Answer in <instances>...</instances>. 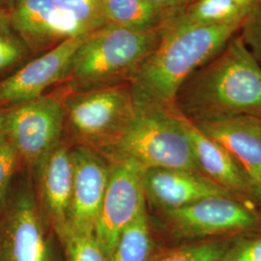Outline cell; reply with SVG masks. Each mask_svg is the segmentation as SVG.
<instances>
[{
    "mask_svg": "<svg viewBox=\"0 0 261 261\" xmlns=\"http://www.w3.org/2000/svg\"><path fill=\"white\" fill-rule=\"evenodd\" d=\"M170 228L183 237H204L248 229L259 223L255 211L233 196H212L164 211Z\"/></svg>",
    "mask_w": 261,
    "mask_h": 261,
    "instance_id": "ba28073f",
    "label": "cell"
},
{
    "mask_svg": "<svg viewBox=\"0 0 261 261\" xmlns=\"http://www.w3.org/2000/svg\"><path fill=\"white\" fill-rule=\"evenodd\" d=\"M150 4L161 9L168 10L171 12H179L185 7L182 0H145Z\"/></svg>",
    "mask_w": 261,
    "mask_h": 261,
    "instance_id": "4316f807",
    "label": "cell"
},
{
    "mask_svg": "<svg viewBox=\"0 0 261 261\" xmlns=\"http://www.w3.org/2000/svg\"><path fill=\"white\" fill-rule=\"evenodd\" d=\"M183 122L200 171L234 195H252L250 179L232 156L185 115Z\"/></svg>",
    "mask_w": 261,
    "mask_h": 261,
    "instance_id": "2e32d148",
    "label": "cell"
},
{
    "mask_svg": "<svg viewBox=\"0 0 261 261\" xmlns=\"http://www.w3.org/2000/svg\"><path fill=\"white\" fill-rule=\"evenodd\" d=\"M180 11L168 19L157 46L129 80L136 105H175L188 77L218 55L242 25L243 20L198 24L185 19Z\"/></svg>",
    "mask_w": 261,
    "mask_h": 261,
    "instance_id": "6da1fadb",
    "label": "cell"
},
{
    "mask_svg": "<svg viewBox=\"0 0 261 261\" xmlns=\"http://www.w3.org/2000/svg\"><path fill=\"white\" fill-rule=\"evenodd\" d=\"M177 13L161 9L145 0H103L106 23L130 30L160 29Z\"/></svg>",
    "mask_w": 261,
    "mask_h": 261,
    "instance_id": "e0dca14e",
    "label": "cell"
},
{
    "mask_svg": "<svg viewBox=\"0 0 261 261\" xmlns=\"http://www.w3.org/2000/svg\"><path fill=\"white\" fill-rule=\"evenodd\" d=\"M219 261H261V236L243 240L227 248Z\"/></svg>",
    "mask_w": 261,
    "mask_h": 261,
    "instance_id": "484cf974",
    "label": "cell"
},
{
    "mask_svg": "<svg viewBox=\"0 0 261 261\" xmlns=\"http://www.w3.org/2000/svg\"><path fill=\"white\" fill-rule=\"evenodd\" d=\"M0 261H55L41 214L28 192L17 199L2 228Z\"/></svg>",
    "mask_w": 261,
    "mask_h": 261,
    "instance_id": "8fae6325",
    "label": "cell"
},
{
    "mask_svg": "<svg viewBox=\"0 0 261 261\" xmlns=\"http://www.w3.org/2000/svg\"><path fill=\"white\" fill-rule=\"evenodd\" d=\"M5 135V113L0 112V137Z\"/></svg>",
    "mask_w": 261,
    "mask_h": 261,
    "instance_id": "f546056e",
    "label": "cell"
},
{
    "mask_svg": "<svg viewBox=\"0 0 261 261\" xmlns=\"http://www.w3.org/2000/svg\"><path fill=\"white\" fill-rule=\"evenodd\" d=\"M162 29L137 31L106 24L87 34L68 77L80 87L108 86L134 72L158 44Z\"/></svg>",
    "mask_w": 261,
    "mask_h": 261,
    "instance_id": "277c9868",
    "label": "cell"
},
{
    "mask_svg": "<svg viewBox=\"0 0 261 261\" xmlns=\"http://www.w3.org/2000/svg\"><path fill=\"white\" fill-rule=\"evenodd\" d=\"M62 103L75 134L92 145L109 149L121 138L136 112L130 85L88 89Z\"/></svg>",
    "mask_w": 261,
    "mask_h": 261,
    "instance_id": "5b68a950",
    "label": "cell"
},
{
    "mask_svg": "<svg viewBox=\"0 0 261 261\" xmlns=\"http://www.w3.org/2000/svg\"><path fill=\"white\" fill-rule=\"evenodd\" d=\"M252 195L257 197L261 201V179L259 181L255 182L254 184H252Z\"/></svg>",
    "mask_w": 261,
    "mask_h": 261,
    "instance_id": "f1b7e54d",
    "label": "cell"
},
{
    "mask_svg": "<svg viewBox=\"0 0 261 261\" xmlns=\"http://www.w3.org/2000/svg\"><path fill=\"white\" fill-rule=\"evenodd\" d=\"M152 250L146 207L123 230L109 261H149Z\"/></svg>",
    "mask_w": 261,
    "mask_h": 261,
    "instance_id": "ac0fdd59",
    "label": "cell"
},
{
    "mask_svg": "<svg viewBox=\"0 0 261 261\" xmlns=\"http://www.w3.org/2000/svg\"><path fill=\"white\" fill-rule=\"evenodd\" d=\"M227 249L224 243L188 245L163 252L152 261H219Z\"/></svg>",
    "mask_w": 261,
    "mask_h": 261,
    "instance_id": "7402d4cb",
    "label": "cell"
},
{
    "mask_svg": "<svg viewBox=\"0 0 261 261\" xmlns=\"http://www.w3.org/2000/svg\"><path fill=\"white\" fill-rule=\"evenodd\" d=\"M14 1H15V0H0V8L5 9V8L3 7L4 4H6V3H13Z\"/></svg>",
    "mask_w": 261,
    "mask_h": 261,
    "instance_id": "1f68e13d",
    "label": "cell"
},
{
    "mask_svg": "<svg viewBox=\"0 0 261 261\" xmlns=\"http://www.w3.org/2000/svg\"><path fill=\"white\" fill-rule=\"evenodd\" d=\"M185 19L203 25L242 21L247 11L234 0H194L180 11Z\"/></svg>",
    "mask_w": 261,
    "mask_h": 261,
    "instance_id": "d6986e66",
    "label": "cell"
},
{
    "mask_svg": "<svg viewBox=\"0 0 261 261\" xmlns=\"http://www.w3.org/2000/svg\"><path fill=\"white\" fill-rule=\"evenodd\" d=\"M130 160H114L109 184L95 227V237L108 260L122 230L145 207L143 172Z\"/></svg>",
    "mask_w": 261,
    "mask_h": 261,
    "instance_id": "52a82bcc",
    "label": "cell"
},
{
    "mask_svg": "<svg viewBox=\"0 0 261 261\" xmlns=\"http://www.w3.org/2000/svg\"><path fill=\"white\" fill-rule=\"evenodd\" d=\"M9 12L12 28L32 50H46L67 38L82 34L54 0H15Z\"/></svg>",
    "mask_w": 261,
    "mask_h": 261,
    "instance_id": "4fadbf2b",
    "label": "cell"
},
{
    "mask_svg": "<svg viewBox=\"0 0 261 261\" xmlns=\"http://www.w3.org/2000/svg\"><path fill=\"white\" fill-rule=\"evenodd\" d=\"M145 199L163 211L212 196H233L203 173L179 168H148L143 172ZM234 197V196H233Z\"/></svg>",
    "mask_w": 261,
    "mask_h": 261,
    "instance_id": "7c38bea8",
    "label": "cell"
},
{
    "mask_svg": "<svg viewBox=\"0 0 261 261\" xmlns=\"http://www.w3.org/2000/svg\"><path fill=\"white\" fill-rule=\"evenodd\" d=\"M65 118L63 103L43 95L5 113V134L19 156L38 166L59 144Z\"/></svg>",
    "mask_w": 261,
    "mask_h": 261,
    "instance_id": "8992f818",
    "label": "cell"
},
{
    "mask_svg": "<svg viewBox=\"0 0 261 261\" xmlns=\"http://www.w3.org/2000/svg\"><path fill=\"white\" fill-rule=\"evenodd\" d=\"M61 241L66 261H109L94 233L67 231Z\"/></svg>",
    "mask_w": 261,
    "mask_h": 261,
    "instance_id": "44dd1931",
    "label": "cell"
},
{
    "mask_svg": "<svg viewBox=\"0 0 261 261\" xmlns=\"http://www.w3.org/2000/svg\"><path fill=\"white\" fill-rule=\"evenodd\" d=\"M183 117L175 105H136L132 121L110 148L114 160H130L143 169L179 168L201 172Z\"/></svg>",
    "mask_w": 261,
    "mask_h": 261,
    "instance_id": "3957f363",
    "label": "cell"
},
{
    "mask_svg": "<svg viewBox=\"0 0 261 261\" xmlns=\"http://www.w3.org/2000/svg\"><path fill=\"white\" fill-rule=\"evenodd\" d=\"M11 28L10 20L0 22V72L22 59L29 49L19 35L10 31Z\"/></svg>",
    "mask_w": 261,
    "mask_h": 261,
    "instance_id": "603a6c76",
    "label": "cell"
},
{
    "mask_svg": "<svg viewBox=\"0 0 261 261\" xmlns=\"http://www.w3.org/2000/svg\"><path fill=\"white\" fill-rule=\"evenodd\" d=\"M86 36L67 38L0 82V103H21L36 99L48 87L65 80L70 75L75 53Z\"/></svg>",
    "mask_w": 261,
    "mask_h": 261,
    "instance_id": "9c48e42d",
    "label": "cell"
},
{
    "mask_svg": "<svg viewBox=\"0 0 261 261\" xmlns=\"http://www.w3.org/2000/svg\"><path fill=\"white\" fill-rule=\"evenodd\" d=\"M175 106L194 122L235 115L261 118V65L240 34L188 77Z\"/></svg>",
    "mask_w": 261,
    "mask_h": 261,
    "instance_id": "7a4b0ae2",
    "label": "cell"
},
{
    "mask_svg": "<svg viewBox=\"0 0 261 261\" xmlns=\"http://www.w3.org/2000/svg\"><path fill=\"white\" fill-rule=\"evenodd\" d=\"M195 123L232 156L252 185L260 180V117L235 115Z\"/></svg>",
    "mask_w": 261,
    "mask_h": 261,
    "instance_id": "5bb4252c",
    "label": "cell"
},
{
    "mask_svg": "<svg viewBox=\"0 0 261 261\" xmlns=\"http://www.w3.org/2000/svg\"><path fill=\"white\" fill-rule=\"evenodd\" d=\"M41 202L60 239L69 224L73 193L72 152L58 144L38 164Z\"/></svg>",
    "mask_w": 261,
    "mask_h": 261,
    "instance_id": "9a60e30c",
    "label": "cell"
},
{
    "mask_svg": "<svg viewBox=\"0 0 261 261\" xmlns=\"http://www.w3.org/2000/svg\"><path fill=\"white\" fill-rule=\"evenodd\" d=\"M182 1H183V3H184V4H185V6H186V5H188L189 3H191V2H192V1H194V0H182Z\"/></svg>",
    "mask_w": 261,
    "mask_h": 261,
    "instance_id": "d6a6232c",
    "label": "cell"
},
{
    "mask_svg": "<svg viewBox=\"0 0 261 261\" xmlns=\"http://www.w3.org/2000/svg\"><path fill=\"white\" fill-rule=\"evenodd\" d=\"M240 35L261 65V0H256L243 19Z\"/></svg>",
    "mask_w": 261,
    "mask_h": 261,
    "instance_id": "cb8c5ba5",
    "label": "cell"
},
{
    "mask_svg": "<svg viewBox=\"0 0 261 261\" xmlns=\"http://www.w3.org/2000/svg\"><path fill=\"white\" fill-rule=\"evenodd\" d=\"M58 10L71 19L82 34L91 33L107 23L103 19V0H54Z\"/></svg>",
    "mask_w": 261,
    "mask_h": 261,
    "instance_id": "ffe728a7",
    "label": "cell"
},
{
    "mask_svg": "<svg viewBox=\"0 0 261 261\" xmlns=\"http://www.w3.org/2000/svg\"><path fill=\"white\" fill-rule=\"evenodd\" d=\"M234 1H235L241 8L246 10L247 13H248L249 9L252 7V4H253L256 0H234Z\"/></svg>",
    "mask_w": 261,
    "mask_h": 261,
    "instance_id": "83f0119b",
    "label": "cell"
},
{
    "mask_svg": "<svg viewBox=\"0 0 261 261\" xmlns=\"http://www.w3.org/2000/svg\"><path fill=\"white\" fill-rule=\"evenodd\" d=\"M72 161L73 193L67 231L94 233L109 184L111 166L93 149L85 146L72 151Z\"/></svg>",
    "mask_w": 261,
    "mask_h": 261,
    "instance_id": "30bf717a",
    "label": "cell"
},
{
    "mask_svg": "<svg viewBox=\"0 0 261 261\" xmlns=\"http://www.w3.org/2000/svg\"><path fill=\"white\" fill-rule=\"evenodd\" d=\"M18 152L8 140L6 134L0 137V205L3 203L11 178L14 174Z\"/></svg>",
    "mask_w": 261,
    "mask_h": 261,
    "instance_id": "d4e9b609",
    "label": "cell"
},
{
    "mask_svg": "<svg viewBox=\"0 0 261 261\" xmlns=\"http://www.w3.org/2000/svg\"><path fill=\"white\" fill-rule=\"evenodd\" d=\"M7 20H10L9 12L6 9L0 8V22L7 21Z\"/></svg>",
    "mask_w": 261,
    "mask_h": 261,
    "instance_id": "4dcf8cb0",
    "label": "cell"
}]
</instances>
